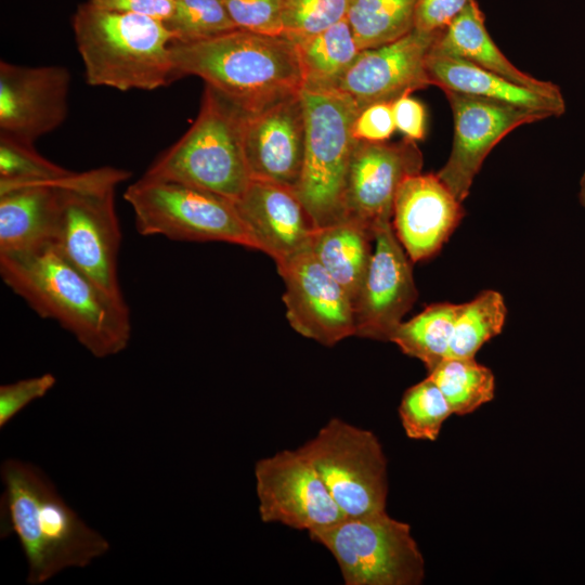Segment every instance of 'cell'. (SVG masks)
<instances>
[{
    "instance_id": "1",
    "label": "cell",
    "mask_w": 585,
    "mask_h": 585,
    "mask_svg": "<svg viewBox=\"0 0 585 585\" xmlns=\"http://www.w3.org/2000/svg\"><path fill=\"white\" fill-rule=\"evenodd\" d=\"M0 275L38 315L57 322L95 358L127 348L131 336L127 303L107 295L52 244L0 255Z\"/></svg>"
},
{
    "instance_id": "2",
    "label": "cell",
    "mask_w": 585,
    "mask_h": 585,
    "mask_svg": "<svg viewBox=\"0 0 585 585\" xmlns=\"http://www.w3.org/2000/svg\"><path fill=\"white\" fill-rule=\"evenodd\" d=\"M0 536H17L28 563L27 583L40 585L67 568H84L109 550L37 466L15 458L1 465Z\"/></svg>"
},
{
    "instance_id": "3",
    "label": "cell",
    "mask_w": 585,
    "mask_h": 585,
    "mask_svg": "<svg viewBox=\"0 0 585 585\" xmlns=\"http://www.w3.org/2000/svg\"><path fill=\"white\" fill-rule=\"evenodd\" d=\"M173 76L200 77L246 113L257 112L304 84L296 43L236 28L194 42H171Z\"/></svg>"
},
{
    "instance_id": "4",
    "label": "cell",
    "mask_w": 585,
    "mask_h": 585,
    "mask_svg": "<svg viewBox=\"0 0 585 585\" xmlns=\"http://www.w3.org/2000/svg\"><path fill=\"white\" fill-rule=\"evenodd\" d=\"M72 24L90 86L152 91L173 77V38L164 22L103 10L88 1L77 8Z\"/></svg>"
},
{
    "instance_id": "5",
    "label": "cell",
    "mask_w": 585,
    "mask_h": 585,
    "mask_svg": "<svg viewBox=\"0 0 585 585\" xmlns=\"http://www.w3.org/2000/svg\"><path fill=\"white\" fill-rule=\"evenodd\" d=\"M129 176L127 170L105 166L61 178L51 243L107 295L122 302L115 190Z\"/></svg>"
},
{
    "instance_id": "6",
    "label": "cell",
    "mask_w": 585,
    "mask_h": 585,
    "mask_svg": "<svg viewBox=\"0 0 585 585\" xmlns=\"http://www.w3.org/2000/svg\"><path fill=\"white\" fill-rule=\"evenodd\" d=\"M245 113L206 84L192 127L143 176L236 200L251 181L243 145Z\"/></svg>"
},
{
    "instance_id": "7",
    "label": "cell",
    "mask_w": 585,
    "mask_h": 585,
    "mask_svg": "<svg viewBox=\"0 0 585 585\" xmlns=\"http://www.w3.org/2000/svg\"><path fill=\"white\" fill-rule=\"evenodd\" d=\"M306 145L301 176L295 193L316 227L344 219L343 193L356 143L354 101L338 90L302 88Z\"/></svg>"
},
{
    "instance_id": "8",
    "label": "cell",
    "mask_w": 585,
    "mask_h": 585,
    "mask_svg": "<svg viewBox=\"0 0 585 585\" xmlns=\"http://www.w3.org/2000/svg\"><path fill=\"white\" fill-rule=\"evenodd\" d=\"M123 198L143 236L183 242H224L259 250L234 200L179 182L142 176Z\"/></svg>"
},
{
    "instance_id": "9",
    "label": "cell",
    "mask_w": 585,
    "mask_h": 585,
    "mask_svg": "<svg viewBox=\"0 0 585 585\" xmlns=\"http://www.w3.org/2000/svg\"><path fill=\"white\" fill-rule=\"evenodd\" d=\"M309 536L333 555L346 585H418L425 578L411 526L387 510L343 517Z\"/></svg>"
},
{
    "instance_id": "10",
    "label": "cell",
    "mask_w": 585,
    "mask_h": 585,
    "mask_svg": "<svg viewBox=\"0 0 585 585\" xmlns=\"http://www.w3.org/2000/svg\"><path fill=\"white\" fill-rule=\"evenodd\" d=\"M301 448L344 517L386 511L388 461L373 431L334 417Z\"/></svg>"
},
{
    "instance_id": "11",
    "label": "cell",
    "mask_w": 585,
    "mask_h": 585,
    "mask_svg": "<svg viewBox=\"0 0 585 585\" xmlns=\"http://www.w3.org/2000/svg\"><path fill=\"white\" fill-rule=\"evenodd\" d=\"M253 474L258 510L265 523L309 533L344 517L301 446L259 459Z\"/></svg>"
},
{
    "instance_id": "12",
    "label": "cell",
    "mask_w": 585,
    "mask_h": 585,
    "mask_svg": "<svg viewBox=\"0 0 585 585\" xmlns=\"http://www.w3.org/2000/svg\"><path fill=\"white\" fill-rule=\"evenodd\" d=\"M290 326L306 338L333 347L355 336L354 303L314 257L310 245L276 263Z\"/></svg>"
},
{
    "instance_id": "13",
    "label": "cell",
    "mask_w": 585,
    "mask_h": 585,
    "mask_svg": "<svg viewBox=\"0 0 585 585\" xmlns=\"http://www.w3.org/2000/svg\"><path fill=\"white\" fill-rule=\"evenodd\" d=\"M444 93L453 114L454 136L450 156L437 174L463 203L493 147L514 129L549 116L499 101Z\"/></svg>"
},
{
    "instance_id": "14",
    "label": "cell",
    "mask_w": 585,
    "mask_h": 585,
    "mask_svg": "<svg viewBox=\"0 0 585 585\" xmlns=\"http://www.w3.org/2000/svg\"><path fill=\"white\" fill-rule=\"evenodd\" d=\"M422 164V154L415 141L356 140L344 185V219L364 225L375 235L379 225L392 221L394 198L401 183L421 172Z\"/></svg>"
},
{
    "instance_id": "15",
    "label": "cell",
    "mask_w": 585,
    "mask_h": 585,
    "mask_svg": "<svg viewBox=\"0 0 585 585\" xmlns=\"http://www.w3.org/2000/svg\"><path fill=\"white\" fill-rule=\"evenodd\" d=\"M441 32L414 28L395 41L360 51L334 90L347 94L362 110L427 88L431 84L427 58Z\"/></svg>"
},
{
    "instance_id": "16",
    "label": "cell",
    "mask_w": 585,
    "mask_h": 585,
    "mask_svg": "<svg viewBox=\"0 0 585 585\" xmlns=\"http://www.w3.org/2000/svg\"><path fill=\"white\" fill-rule=\"evenodd\" d=\"M372 259L354 302L355 336L389 341L417 299L410 257L392 221L375 230Z\"/></svg>"
},
{
    "instance_id": "17",
    "label": "cell",
    "mask_w": 585,
    "mask_h": 585,
    "mask_svg": "<svg viewBox=\"0 0 585 585\" xmlns=\"http://www.w3.org/2000/svg\"><path fill=\"white\" fill-rule=\"evenodd\" d=\"M66 67L0 63V135L34 143L58 128L68 113Z\"/></svg>"
},
{
    "instance_id": "18",
    "label": "cell",
    "mask_w": 585,
    "mask_h": 585,
    "mask_svg": "<svg viewBox=\"0 0 585 585\" xmlns=\"http://www.w3.org/2000/svg\"><path fill=\"white\" fill-rule=\"evenodd\" d=\"M300 92L257 112L245 113L243 145L251 179L296 190L306 145Z\"/></svg>"
},
{
    "instance_id": "19",
    "label": "cell",
    "mask_w": 585,
    "mask_h": 585,
    "mask_svg": "<svg viewBox=\"0 0 585 585\" xmlns=\"http://www.w3.org/2000/svg\"><path fill=\"white\" fill-rule=\"evenodd\" d=\"M464 208L437 173H416L400 185L392 226L411 261L435 255L458 226Z\"/></svg>"
},
{
    "instance_id": "20",
    "label": "cell",
    "mask_w": 585,
    "mask_h": 585,
    "mask_svg": "<svg viewBox=\"0 0 585 585\" xmlns=\"http://www.w3.org/2000/svg\"><path fill=\"white\" fill-rule=\"evenodd\" d=\"M234 204L259 251L275 264L309 246L316 230L295 191L276 183L251 179Z\"/></svg>"
},
{
    "instance_id": "21",
    "label": "cell",
    "mask_w": 585,
    "mask_h": 585,
    "mask_svg": "<svg viewBox=\"0 0 585 585\" xmlns=\"http://www.w3.org/2000/svg\"><path fill=\"white\" fill-rule=\"evenodd\" d=\"M60 179L0 180V255L28 252L52 243Z\"/></svg>"
},
{
    "instance_id": "22",
    "label": "cell",
    "mask_w": 585,
    "mask_h": 585,
    "mask_svg": "<svg viewBox=\"0 0 585 585\" xmlns=\"http://www.w3.org/2000/svg\"><path fill=\"white\" fill-rule=\"evenodd\" d=\"M431 84L444 92L453 91L499 101L547 114L561 116L566 110L563 95H549L519 86L458 56L431 49L427 58Z\"/></svg>"
},
{
    "instance_id": "23",
    "label": "cell",
    "mask_w": 585,
    "mask_h": 585,
    "mask_svg": "<svg viewBox=\"0 0 585 585\" xmlns=\"http://www.w3.org/2000/svg\"><path fill=\"white\" fill-rule=\"evenodd\" d=\"M433 49L464 58L536 92L562 95L557 84L520 70L505 56L489 35L483 13L476 0H471L442 30Z\"/></svg>"
},
{
    "instance_id": "24",
    "label": "cell",
    "mask_w": 585,
    "mask_h": 585,
    "mask_svg": "<svg viewBox=\"0 0 585 585\" xmlns=\"http://www.w3.org/2000/svg\"><path fill=\"white\" fill-rule=\"evenodd\" d=\"M372 242L374 233L350 219L316 227L310 242L314 257L348 291L353 303L372 259Z\"/></svg>"
},
{
    "instance_id": "25",
    "label": "cell",
    "mask_w": 585,
    "mask_h": 585,
    "mask_svg": "<svg viewBox=\"0 0 585 585\" xmlns=\"http://www.w3.org/2000/svg\"><path fill=\"white\" fill-rule=\"evenodd\" d=\"M295 43L307 89L334 90L360 53L346 18Z\"/></svg>"
},
{
    "instance_id": "26",
    "label": "cell",
    "mask_w": 585,
    "mask_h": 585,
    "mask_svg": "<svg viewBox=\"0 0 585 585\" xmlns=\"http://www.w3.org/2000/svg\"><path fill=\"white\" fill-rule=\"evenodd\" d=\"M458 304L431 303L390 336L401 351L424 363L428 373L447 358Z\"/></svg>"
},
{
    "instance_id": "27",
    "label": "cell",
    "mask_w": 585,
    "mask_h": 585,
    "mask_svg": "<svg viewBox=\"0 0 585 585\" xmlns=\"http://www.w3.org/2000/svg\"><path fill=\"white\" fill-rule=\"evenodd\" d=\"M418 0H348L346 20L360 49H373L415 28Z\"/></svg>"
},
{
    "instance_id": "28",
    "label": "cell",
    "mask_w": 585,
    "mask_h": 585,
    "mask_svg": "<svg viewBox=\"0 0 585 585\" xmlns=\"http://www.w3.org/2000/svg\"><path fill=\"white\" fill-rule=\"evenodd\" d=\"M428 377L437 384L455 415L470 414L494 399V374L474 358H446Z\"/></svg>"
},
{
    "instance_id": "29",
    "label": "cell",
    "mask_w": 585,
    "mask_h": 585,
    "mask_svg": "<svg viewBox=\"0 0 585 585\" xmlns=\"http://www.w3.org/2000/svg\"><path fill=\"white\" fill-rule=\"evenodd\" d=\"M507 308L496 290L481 291L458 304L447 358H474L479 349L504 327Z\"/></svg>"
},
{
    "instance_id": "30",
    "label": "cell",
    "mask_w": 585,
    "mask_h": 585,
    "mask_svg": "<svg viewBox=\"0 0 585 585\" xmlns=\"http://www.w3.org/2000/svg\"><path fill=\"white\" fill-rule=\"evenodd\" d=\"M399 415L408 438L434 441L453 413L437 384L427 377L404 392Z\"/></svg>"
},
{
    "instance_id": "31",
    "label": "cell",
    "mask_w": 585,
    "mask_h": 585,
    "mask_svg": "<svg viewBox=\"0 0 585 585\" xmlns=\"http://www.w3.org/2000/svg\"><path fill=\"white\" fill-rule=\"evenodd\" d=\"M172 42H194L236 29L221 0H174L164 21Z\"/></svg>"
},
{
    "instance_id": "32",
    "label": "cell",
    "mask_w": 585,
    "mask_h": 585,
    "mask_svg": "<svg viewBox=\"0 0 585 585\" xmlns=\"http://www.w3.org/2000/svg\"><path fill=\"white\" fill-rule=\"evenodd\" d=\"M283 35L294 42L346 18L348 0H281Z\"/></svg>"
},
{
    "instance_id": "33",
    "label": "cell",
    "mask_w": 585,
    "mask_h": 585,
    "mask_svg": "<svg viewBox=\"0 0 585 585\" xmlns=\"http://www.w3.org/2000/svg\"><path fill=\"white\" fill-rule=\"evenodd\" d=\"M70 172L39 154L34 143L0 135V180H52Z\"/></svg>"
},
{
    "instance_id": "34",
    "label": "cell",
    "mask_w": 585,
    "mask_h": 585,
    "mask_svg": "<svg viewBox=\"0 0 585 585\" xmlns=\"http://www.w3.org/2000/svg\"><path fill=\"white\" fill-rule=\"evenodd\" d=\"M237 28L271 36L283 35L281 0H221Z\"/></svg>"
},
{
    "instance_id": "35",
    "label": "cell",
    "mask_w": 585,
    "mask_h": 585,
    "mask_svg": "<svg viewBox=\"0 0 585 585\" xmlns=\"http://www.w3.org/2000/svg\"><path fill=\"white\" fill-rule=\"evenodd\" d=\"M55 377L46 373L0 387V428H3L29 403L44 396L55 385Z\"/></svg>"
},
{
    "instance_id": "36",
    "label": "cell",
    "mask_w": 585,
    "mask_h": 585,
    "mask_svg": "<svg viewBox=\"0 0 585 585\" xmlns=\"http://www.w3.org/2000/svg\"><path fill=\"white\" fill-rule=\"evenodd\" d=\"M392 103H375L363 108L353 125L356 140L385 142L395 130Z\"/></svg>"
},
{
    "instance_id": "37",
    "label": "cell",
    "mask_w": 585,
    "mask_h": 585,
    "mask_svg": "<svg viewBox=\"0 0 585 585\" xmlns=\"http://www.w3.org/2000/svg\"><path fill=\"white\" fill-rule=\"evenodd\" d=\"M471 0H418L415 28L422 31H440L468 5Z\"/></svg>"
},
{
    "instance_id": "38",
    "label": "cell",
    "mask_w": 585,
    "mask_h": 585,
    "mask_svg": "<svg viewBox=\"0 0 585 585\" xmlns=\"http://www.w3.org/2000/svg\"><path fill=\"white\" fill-rule=\"evenodd\" d=\"M395 128L411 141L422 140L426 134V109L410 94L392 103Z\"/></svg>"
},
{
    "instance_id": "39",
    "label": "cell",
    "mask_w": 585,
    "mask_h": 585,
    "mask_svg": "<svg viewBox=\"0 0 585 585\" xmlns=\"http://www.w3.org/2000/svg\"><path fill=\"white\" fill-rule=\"evenodd\" d=\"M93 5L113 12L146 15L158 21H166L172 13L170 0H89Z\"/></svg>"
},
{
    "instance_id": "40",
    "label": "cell",
    "mask_w": 585,
    "mask_h": 585,
    "mask_svg": "<svg viewBox=\"0 0 585 585\" xmlns=\"http://www.w3.org/2000/svg\"><path fill=\"white\" fill-rule=\"evenodd\" d=\"M578 199L582 207L585 209V171L580 179Z\"/></svg>"
},
{
    "instance_id": "41",
    "label": "cell",
    "mask_w": 585,
    "mask_h": 585,
    "mask_svg": "<svg viewBox=\"0 0 585 585\" xmlns=\"http://www.w3.org/2000/svg\"><path fill=\"white\" fill-rule=\"evenodd\" d=\"M170 1H174V0H170Z\"/></svg>"
}]
</instances>
